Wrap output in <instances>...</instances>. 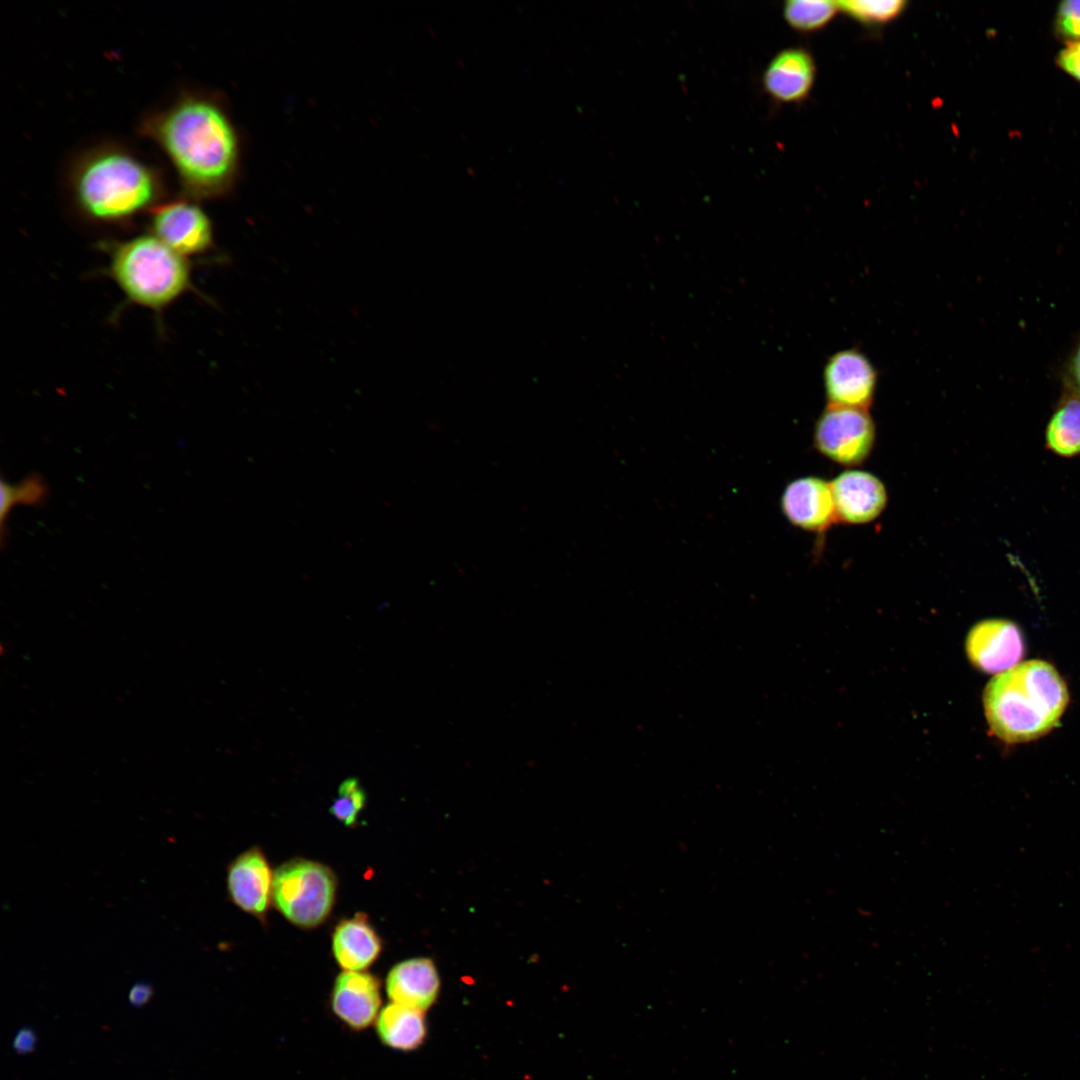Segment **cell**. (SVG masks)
Here are the masks:
<instances>
[{"mask_svg":"<svg viewBox=\"0 0 1080 1080\" xmlns=\"http://www.w3.org/2000/svg\"><path fill=\"white\" fill-rule=\"evenodd\" d=\"M815 449L839 465L855 467L865 462L876 443V426L868 410L831 406L816 420Z\"/></svg>","mask_w":1080,"mask_h":1080,"instance_id":"6","label":"cell"},{"mask_svg":"<svg viewBox=\"0 0 1080 1080\" xmlns=\"http://www.w3.org/2000/svg\"><path fill=\"white\" fill-rule=\"evenodd\" d=\"M153 996V987L148 982H136L129 990L128 1001L136 1008L146 1005Z\"/></svg>","mask_w":1080,"mask_h":1080,"instance_id":"26","label":"cell"},{"mask_svg":"<svg viewBox=\"0 0 1080 1080\" xmlns=\"http://www.w3.org/2000/svg\"><path fill=\"white\" fill-rule=\"evenodd\" d=\"M336 877L325 865L293 859L273 875L272 901L282 915L301 928L320 925L335 901Z\"/></svg>","mask_w":1080,"mask_h":1080,"instance_id":"5","label":"cell"},{"mask_svg":"<svg viewBox=\"0 0 1080 1080\" xmlns=\"http://www.w3.org/2000/svg\"><path fill=\"white\" fill-rule=\"evenodd\" d=\"M1055 32L1068 43L1080 41V0L1062 1L1055 17Z\"/></svg>","mask_w":1080,"mask_h":1080,"instance_id":"23","label":"cell"},{"mask_svg":"<svg viewBox=\"0 0 1080 1080\" xmlns=\"http://www.w3.org/2000/svg\"><path fill=\"white\" fill-rule=\"evenodd\" d=\"M76 194L82 208L99 219H119L147 206L155 195L150 171L120 152L99 154L80 169Z\"/></svg>","mask_w":1080,"mask_h":1080,"instance_id":"4","label":"cell"},{"mask_svg":"<svg viewBox=\"0 0 1080 1080\" xmlns=\"http://www.w3.org/2000/svg\"><path fill=\"white\" fill-rule=\"evenodd\" d=\"M440 980L434 963L428 958H413L396 964L386 978V992L393 1003L420 1011L436 1000Z\"/></svg>","mask_w":1080,"mask_h":1080,"instance_id":"15","label":"cell"},{"mask_svg":"<svg viewBox=\"0 0 1080 1080\" xmlns=\"http://www.w3.org/2000/svg\"><path fill=\"white\" fill-rule=\"evenodd\" d=\"M816 76L815 61L803 47L778 51L767 63L761 77L764 92L775 102L795 104L810 94Z\"/></svg>","mask_w":1080,"mask_h":1080,"instance_id":"12","label":"cell"},{"mask_svg":"<svg viewBox=\"0 0 1080 1080\" xmlns=\"http://www.w3.org/2000/svg\"><path fill=\"white\" fill-rule=\"evenodd\" d=\"M273 875L260 849L254 847L237 856L227 871V889L241 910L262 918L272 901Z\"/></svg>","mask_w":1080,"mask_h":1080,"instance_id":"13","label":"cell"},{"mask_svg":"<svg viewBox=\"0 0 1080 1080\" xmlns=\"http://www.w3.org/2000/svg\"><path fill=\"white\" fill-rule=\"evenodd\" d=\"M1068 690L1047 662L1029 660L996 675L984 691L992 732L1008 743L1033 740L1050 731L1068 703Z\"/></svg>","mask_w":1080,"mask_h":1080,"instance_id":"2","label":"cell"},{"mask_svg":"<svg viewBox=\"0 0 1080 1080\" xmlns=\"http://www.w3.org/2000/svg\"><path fill=\"white\" fill-rule=\"evenodd\" d=\"M110 272L130 301L155 311L192 287L186 257L154 235L118 244L111 254Z\"/></svg>","mask_w":1080,"mask_h":1080,"instance_id":"3","label":"cell"},{"mask_svg":"<svg viewBox=\"0 0 1080 1080\" xmlns=\"http://www.w3.org/2000/svg\"><path fill=\"white\" fill-rule=\"evenodd\" d=\"M972 664L987 673H1002L1016 666L1024 654L1019 627L1006 619H986L974 625L966 640Z\"/></svg>","mask_w":1080,"mask_h":1080,"instance_id":"10","label":"cell"},{"mask_svg":"<svg viewBox=\"0 0 1080 1080\" xmlns=\"http://www.w3.org/2000/svg\"><path fill=\"white\" fill-rule=\"evenodd\" d=\"M902 0H852L838 2L839 9L866 25H881L893 21L906 8Z\"/></svg>","mask_w":1080,"mask_h":1080,"instance_id":"21","label":"cell"},{"mask_svg":"<svg viewBox=\"0 0 1080 1080\" xmlns=\"http://www.w3.org/2000/svg\"><path fill=\"white\" fill-rule=\"evenodd\" d=\"M1047 448L1062 457L1080 455V395L1068 396L1051 416L1045 431Z\"/></svg>","mask_w":1080,"mask_h":1080,"instance_id":"18","label":"cell"},{"mask_svg":"<svg viewBox=\"0 0 1080 1080\" xmlns=\"http://www.w3.org/2000/svg\"><path fill=\"white\" fill-rule=\"evenodd\" d=\"M1056 61L1065 72L1080 81V41L1067 43Z\"/></svg>","mask_w":1080,"mask_h":1080,"instance_id":"24","label":"cell"},{"mask_svg":"<svg viewBox=\"0 0 1080 1080\" xmlns=\"http://www.w3.org/2000/svg\"><path fill=\"white\" fill-rule=\"evenodd\" d=\"M376 1029L386 1046L402 1051L419 1047L426 1036L423 1011L393 1002L379 1012Z\"/></svg>","mask_w":1080,"mask_h":1080,"instance_id":"17","label":"cell"},{"mask_svg":"<svg viewBox=\"0 0 1080 1080\" xmlns=\"http://www.w3.org/2000/svg\"><path fill=\"white\" fill-rule=\"evenodd\" d=\"M1071 370L1075 387L1080 395V344L1073 356Z\"/></svg>","mask_w":1080,"mask_h":1080,"instance_id":"27","label":"cell"},{"mask_svg":"<svg viewBox=\"0 0 1080 1080\" xmlns=\"http://www.w3.org/2000/svg\"><path fill=\"white\" fill-rule=\"evenodd\" d=\"M781 510L795 527L821 533L836 521L830 481L818 476H803L789 482L781 495Z\"/></svg>","mask_w":1080,"mask_h":1080,"instance_id":"11","label":"cell"},{"mask_svg":"<svg viewBox=\"0 0 1080 1080\" xmlns=\"http://www.w3.org/2000/svg\"><path fill=\"white\" fill-rule=\"evenodd\" d=\"M151 224L153 235L184 257L205 252L212 245L210 220L192 203L174 201L155 207Z\"/></svg>","mask_w":1080,"mask_h":1080,"instance_id":"8","label":"cell"},{"mask_svg":"<svg viewBox=\"0 0 1080 1080\" xmlns=\"http://www.w3.org/2000/svg\"><path fill=\"white\" fill-rule=\"evenodd\" d=\"M839 10L834 1L790 0L783 5V18L794 31L809 33L826 26Z\"/></svg>","mask_w":1080,"mask_h":1080,"instance_id":"19","label":"cell"},{"mask_svg":"<svg viewBox=\"0 0 1080 1080\" xmlns=\"http://www.w3.org/2000/svg\"><path fill=\"white\" fill-rule=\"evenodd\" d=\"M837 521L863 525L875 521L887 507L888 493L875 474L847 469L831 481Z\"/></svg>","mask_w":1080,"mask_h":1080,"instance_id":"9","label":"cell"},{"mask_svg":"<svg viewBox=\"0 0 1080 1080\" xmlns=\"http://www.w3.org/2000/svg\"><path fill=\"white\" fill-rule=\"evenodd\" d=\"M332 950L336 962L346 971H362L381 952V940L367 917L358 913L335 928Z\"/></svg>","mask_w":1080,"mask_h":1080,"instance_id":"16","label":"cell"},{"mask_svg":"<svg viewBox=\"0 0 1080 1080\" xmlns=\"http://www.w3.org/2000/svg\"><path fill=\"white\" fill-rule=\"evenodd\" d=\"M155 136L185 185L198 195L222 191L237 162V140L224 113L200 99L184 100L161 116Z\"/></svg>","mask_w":1080,"mask_h":1080,"instance_id":"1","label":"cell"},{"mask_svg":"<svg viewBox=\"0 0 1080 1080\" xmlns=\"http://www.w3.org/2000/svg\"><path fill=\"white\" fill-rule=\"evenodd\" d=\"M37 1036L29 1026L21 1027L15 1034L12 1042L13 1050L18 1055L30 1054L35 1050Z\"/></svg>","mask_w":1080,"mask_h":1080,"instance_id":"25","label":"cell"},{"mask_svg":"<svg viewBox=\"0 0 1080 1080\" xmlns=\"http://www.w3.org/2000/svg\"><path fill=\"white\" fill-rule=\"evenodd\" d=\"M366 803V793L356 778L344 780L338 796L330 806V813L346 826H353Z\"/></svg>","mask_w":1080,"mask_h":1080,"instance_id":"22","label":"cell"},{"mask_svg":"<svg viewBox=\"0 0 1080 1080\" xmlns=\"http://www.w3.org/2000/svg\"><path fill=\"white\" fill-rule=\"evenodd\" d=\"M381 1004L380 985L371 974L344 971L335 980L331 1007L335 1015L354 1030H362L377 1019Z\"/></svg>","mask_w":1080,"mask_h":1080,"instance_id":"14","label":"cell"},{"mask_svg":"<svg viewBox=\"0 0 1080 1080\" xmlns=\"http://www.w3.org/2000/svg\"><path fill=\"white\" fill-rule=\"evenodd\" d=\"M823 381L828 405L868 410L874 401L878 374L863 352L848 348L829 357Z\"/></svg>","mask_w":1080,"mask_h":1080,"instance_id":"7","label":"cell"},{"mask_svg":"<svg viewBox=\"0 0 1080 1080\" xmlns=\"http://www.w3.org/2000/svg\"><path fill=\"white\" fill-rule=\"evenodd\" d=\"M0 488L1 544L3 546L5 522L11 509L19 504L31 506L42 504L47 498L48 487L39 474L32 473L17 484H10L1 479Z\"/></svg>","mask_w":1080,"mask_h":1080,"instance_id":"20","label":"cell"}]
</instances>
